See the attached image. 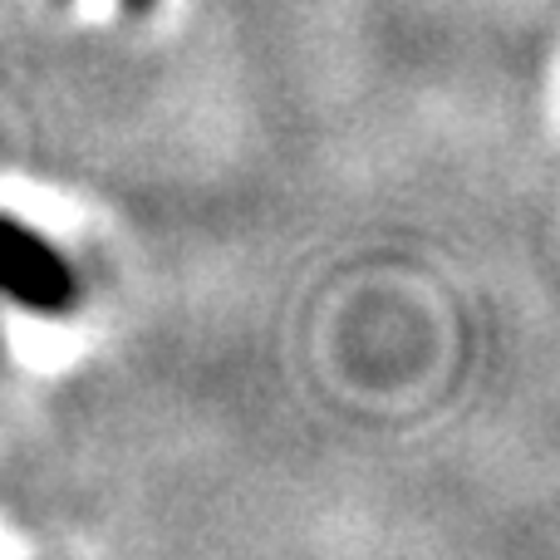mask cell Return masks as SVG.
I'll return each instance as SVG.
<instances>
[{"label": "cell", "mask_w": 560, "mask_h": 560, "mask_svg": "<svg viewBox=\"0 0 560 560\" xmlns=\"http://www.w3.org/2000/svg\"><path fill=\"white\" fill-rule=\"evenodd\" d=\"M0 295H10L25 310H69L74 300V271L69 261L35 236L30 226L0 217Z\"/></svg>", "instance_id": "6da1fadb"}]
</instances>
